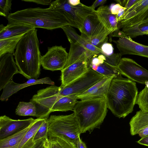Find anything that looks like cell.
<instances>
[{"mask_svg": "<svg viewBox=\"0 0 148 148\" xmlns=\"http://www.w3.org/2000/svg\"><path fill=\"white\" fill-rule=\"evenodd\" d=\"M32 118L14 120L5 115L0 117V140L17 133L29 126L34 121Z\"/></svg>", "mask_w": 148, "mask_h": 148, "instance_id": "cell-11", "label": "cell"}, {"mask_svg": "<svg viewBox=\"0 0 148 148\" xmlns=\"http://www.w3.org/2000/svg\"><path fill=\"white\" fill-rule=\"evenodd\" d=\"M126 10L125 8L122 9L118 14L116 15V20L118 23L123 19Z\"/></svg>", "mask_w": 148, "mask_h": 148, "instance_id": "cell-42", "label": "cell"}, {"mask_svg": "<svg viewBox=\"0 0 148 148\" xmlns=\"http://www.w3.org/2000/svg\"><path fill=\"white\" fill-rule=\"evenodd\" d=\"M138 134L141 138L147 136L148 135V126L140 131Z\"/></svg>", "mask_w": 148, "mask_h": 148, "instance_id": "cell-46", "label": "cell"}, {"mask_svg": "<svg viewBox=\"0 0 148 148\" xmlns=\"http://www.w3.org/2000/svg\"><path fill=\"white\" fill-rule=\"evenodd\" d=\"M110 34L112 37H118L119 38L127 36L122 31H121L119 28L111 33Z\"/></svg>", "mask_w": 148, "mask_h": 148, "instance_id": "cell-41", "label": "cell"}, {"mask_svg": "<svg viewBox=\"0 0 148 148\" xmlns=\"http://www.w3.org/2000/svg\"><path fill=\"white\" fill-rule=\"evenodd\" d=\"M34 29V27L25 24H8L6 26L1 24L0 40L26 33Z\"/></svg>", "mask_w": 148, "mask_h": 148, "instance_id": "cell-20", "label": "cell"}, {"mask_svg": "<svg viewBox=\"0 0 148 148\" xmlns=\"http://www.w3.org/2000/svg\"><path fill=\"white\" fill-rule=\"evenodd\" d=\"M110 34L109 31L105 29L96 36L89 42L95 47L101 49L103 44L106 42L108 41V35Z\"/></svg>", "mask_w": 148, "mask_h": 148, "instance_id": "cell-32", "label": "cell"}, {"mask_svg": "<svg viewBox=\"0 0 148 148\" xmlns=\"http://www.w3.org/2000/svg\"><path fill=\"white\" fill-rule=\"evenodd\" d=\"M49 138L45 137L36 142L33 148H48Z\"/></svg>", "mask_w": 148, "mask_h": 148, "instance_id": "cell-37", "label": "cell"}, {"mask_svg": "<svg viewBox=\"0 0 148 148\" xmlns=\"http://www.w3.org/2000/svg\"><path fill=\"white\" fill-rule=\"evenodd\" d=\"M9 24H25L36 28L51 30L69 23L59 10L50 8H29L10 13L6 18Z\"/></svg>", "mask_w": 148, "mask_h": 148, "instance_id": "cell-3", "label": "cell"}, {"mask_svg": "<svg viewBox=\"0 0 148 148\" xmlns=\"http://www.w3.org/2000/svg\"><path fill=\"white\" fill-rule=\"evenodd\" d=\"M148 7V0H139L125 12L121 21L129 20L138 15Z\"/></svg>", "mask_w": 148, "mask_h": 148, "instance_id": "cell-27", "label": "cell"}, {"mask_svg": "<svg viewBox=\"0 0 148 148\" xmlns=\"http://www.w3.org/2000/svg\"><path fill=\"white\" fill-rule=\"evenodd\" d=\"M49 8L60 10L69 23V25L80 29L86 18L95 10L91 6L81 3L75 6L71 5L68 0H56L52 1Z\"/></svg>", "mask_w": 148, "mask_h": 148, "instance_id": "cell-6", "label": "cell"}, {"mask_svg": "<svg viewBox=\"0 0 148 148\" xmlns=\"http://www.w3.org/2000/svg\"><path fill=\"white\" fill-rule=\"evenodd\" d=\"M137 142L140 145L148 147V135L144 137L141 138Z\"/></svg>", "mask_w": 148, "mask_h": 148, "instance_id": "cell-44", "label": "cell"}, {"mask_svg": "<svg viewBox=\"0 0 148 148\" xmlns=\"http://www.w3.org/2000/svg\"><path fill=\"white\" fill-rule=\"evenodd\" d=\"M96 55L78 42L70 43L68 59L64 68L79 60H85L88 62Z\"/></svg>", "mask_w": 148, "mask_h": 148, "instance_id": "cell-18", "label": "cell"}, {"mask_svg": "<svg viewBox=\"0 0 148 148\" xmlns=\"http://www.w3.org/2000/svg\"><path fill=\"white\" fill-rule=\"evenodd\" d=\"M136 104L142 111L148 113V88H145L138 94Z\"/></svg>", "mask_w": 148, "mask_h": 148, "instance_id": "cell-31", "label": "cell"}, {"mask_svg": "<svg viewBox=\"0 0 148 148\" xmlns=\"http://www.w3.org/2000/svg\"><path fill=\"white\" fill-rule=\"evenodd\" d=\"M48 120V137H60L76 145L81 133L73 113L67 115H51Z\"/></svg>", "mask_w": 148, "mask_h": 148, "instance_id": "cell-5", "label": "cell"}, {"mask_svg": "<svg viewBox=\"0 0 148 148\" xmlns=\"http://www.w3.org/2000/svg\"><path fill=\"white\" fill-rule=\"evenodd\" d=\"M105 97H96L78 101L73 110L81 133L90 134L100 128L108 112Z\"/></svg>", "mask_w": 148, "mask_h": 148, "instance_id": "cell-4", "label": "cell"}, {"mask_svg": "<svg viewBox=\"0 0 148 148\" xmlns=\"http://www.w3.org/2000/svg\"><path fill=\"white\" fill-rule=\"evenodd\" d=\"M105 29L95 11L86 18L82 27L79 30L81 32V36L89 42Z\"/></svg>", "mask_w": 148, "mask_h": 148, "instance_id": "cell-14", "label": "cell"}, {"mask_svg": "<svg viewBox=\"0 0 148 148\" xmlns=\"http://www.w3.org/2000/svg\"><path fill=\"white\" fill-rule=\"evenodd\" d=\"M106 60L104 61L109 64L117 67L121 59L122 55L120 53H113L110 56H104Z\"/></svg>", "mask_w": 148, "mask_h": 148, "instance_id": "cell-36", "label": "cell"}, {"mask_svg": "<svg viewBox=\"0 0 148 148\" xmlns=\"http://www.w3.org/2000/svg\"><path fill=\"white\" fill-rule=\"evenodd\" d=\"M48 119L44 118L42 123L36 133L34 138L35 143L42 138L48 137Z\"/></svg>", "mask_w": 148, "mask_h": 148, "instance_id": "cell-33", "label": "cell"}, {"mask_svg": "<svg viewBox=\"0 0 148 148\" xmlns=\"http://www.w3.org/2000/svg\"><path fill=\"white\" fill-rule=\"evenodd\" d=\"M44 119H35L21 141L18 148H33L35 144L34 141V135L42 124Z\"/></svg>", "mask_w": 148, "mask_h": 148, "instance_id": "cell-22", "label": "cell"}, {"mask_svg": "<svg viewBox=\"0 0 148 148\" xmlns=\"http://www.w3.org/2000/svg\"><path fill=\"white\" fill-rule=\"evenodd\" d=\"M60 87L51 85L38 90L30 101L34 102L37 109V118L48 119L55 102L62 96L59 93Z\"/></svg>", "mask_w": 148, "mask_h": 148, "instance_id": "cell-7", "label": "cell"}, {"mask_svg": "<svg viewBox=\"0 0 148 148\" xmlns=\"http://www.w3.org/2000/svg\"><path fill=\"white\" fill-rule=\"evenodd\" d=\"M78 99L77 96L76 95L62 96L55 102L51 110V112L73 110Z\"/></svg>", "mask_w": 148, "mask_h": 148, "instance_id": "cell-23", "label": "cell"}, {"mask_svg": "<svg viewBox=\"0 0 148 148\" xmlns=\"http://www.w3.org/2000/svg\"><path fill=\"white\" fill-rule=\"evenodd\" d=\"M139 0H127L125 8L127 10L137 3Z\"/></svg>", "mask_w": 148, "mask_h": 148, "instance_id": "cell-47", "label": "cell"}, {"mask_svg": "<svg viewBox=\"0 0 148 148\" xmlns=\"http://www.w3.org/2000/svg\"><path fill=\"white\" fill-rule=\"evenodd\" d=\"M148 21V16L143 21H142L141 23H143V22H145L146 21Z\"/></svg>", "mask_w": 148, "mask_h": 148, "instance_id": "cell-50", "label": "cell"}, {"mask_svg": "<svg viewBox=\"0 0 148 148\" xmlns=\"http://www.w3.org/2000/svg\"><path fill=\"white\" fill-rule=\"evenodd\" d=\"M127 0H116L115 1L120 4L122 7H124L126 4Z\"/></svg>", "mask_w": 148, "mask_h": 148, "instance_id": "cell-49", "label": "cell"}, {"mask_svg": "<svg viewBox=\"0 0 148 148\" xmlns=\"http://www.w3.org/2000/svg\"><path fill=\"white\" fill-rule=\"evenodd\" d=\"M122 31L127 36L131 38L146 35L148 32V21L140 23L132 27L123 28Z\"/></svg>", "mask_w": 148, "mask_h": 148, "instance_id": "cell-28", "label": "cell"}, {"mask_svg": "<svg viewBox=\"0 0 148 148\" xmlns=\"http://www.w3.org/2000/svg\"><path fill=\"white\" fill-rule=\"evenodd\" d=\"M138 95L135 82L121 75L114 77L105 97L107 108L116 116L124 118L133 112Z\"/></svg>", "mask_w": 148, "mask_h": 148, "instance_id": "cell-1", "label": "cell"}, {"mask_svg": "<svg viewBox=\"0 0 148 148\" xmlns=\"http://www.w3.org/2000/svg\"><path fill=\"white\" fill-rule=\"evenodd\" d=\"M106 0H96L94 2L91 7L92 8L95 10V8L100 5H102L105 3Z\"/></svg>", "mask_w": 148, "mask_h": 148, "instance_id": "cell-43", "label": "cell"}, {"mask_svg": "<svg viewBox=\"0 0 148 148\" xmlns=\"http://www.w3.org/2000/svg\"><path fill=\"white\" fill-rule=\"evenodd\" d=\"M129 124L131 134L134 136L138 134L140 131L148 126V113L141 110L136 112Z\"/></svg>", "mask_w": 148, "mask_h": 148, "instance_id": "cell-21", "label": "cell"}, {"mask_svg": "<svg viewBox=\"0 0 148 148\" xmlns=\"http://www.w3.org/2000/svg\"><path fill=\"white\" fill-rule=\"evenodd\" d=\"M117 68L121 75L133 81L145 84L148 82V70L132 59L121 58Z\"/></svg>", "mask_w": 148, "mask_h": 148, "instance_id": "cell-10", "label": "cell"}, {"mask_svg": "<svg viewBox=\"0 0 148 148\" xmlns=\"http://www.w3.org/2000/svg\"><path fill=\"white\" fill-rule=\"evenodd\" d=\"M39 84H47L54 85L55 83L49 77L37 79H29L25 83L21 84L16 83L12 79L3 89L0 100L1 101H7L11 96L20 90L29 86Z\"/></svg>", "mask_w": 148, "mask_h": 148, "instance_id": "cell-16", "label": "cell"}, {"mask_svg": "<svg viewBox=\"0 0 148 148\" xmlns=\"http://www.w3.org/2000/svg\"><path fill=\"white\" fill-rule=\"evenodd\" d=\"M124 8L119 3L112 4L111 5L110 9L112 14L116 15L118 14L121 9Z\"/></svg>", "mask_w": 148, "mask_h": 148, "instance_id": "cell-39", "label": "cell"}, {"mask_svg": "<svg viewBox=\"0 0 148 148\" xmlns=\"http://www.w3.org/2000/svg\"><path fill=\"white\" fill-rule=\"evenodd\" d=\"M76 146L77 148H87L85 143L81 139L80 136L79 137Z\"/></svg>", "mask_w": 148, "mask_h": 148, "instance_id": "cell-45", "label": "cell"}, {"mask_svg": "<svg viewBox=\"0 0 148 148\" xmlns=\"http://www.w3.org/2000/svg\"><path fill=\"white\" fill-rule=\"evenodd\" d=\"M112 41L116 44L122 56L135 55L148 58V46L137 43L129 36L119 38L118 40Z\"/></svg>", "mask_w": 148, "mask_h": 148, "instance_id": "cell-13", "label": "cell"}, {"mask_svg": "<svg viewBox=\"0 0 148 148\" xmlns=\"http://www.w3.org/2000/svg\"><path fill=\"white\" fill-rule=\"evenodd\" d=\"M11 0H0V15L6 18L9 15L11 10Z\"/></svg>", "mask_w": 148, "mask_h": 148, "instance_id": "cell-34", "label": "cell"}, {"mask_svg": "<svg viewBox=\"0 0 148 148\" xmlns=\"http://www.w3.org/2000/svg\"><path fill=\"white\" fill-rule=\"evenodd\" d=\"M115 76H103V78L82 94L77 96L78 99L105 97L107 93L110 82Z\"/></svg>", "mask_w": 148, "mask_h": 148, "instance_id": "cell-17", "label": "cell"}, {"mask_svg": "<svg viewBox=\"0 0 148 148\" xmlns=\"http://www.w3.org/2000/svg\"><path fill=\"white\" fill-rule=\"evenodd\" d=\"M68 55L66 48L62 46L48 47L46 53L41 56L40 64L45 70L61 71L65 67Z\"/></svg>", "mask_w": 148, "mask_h": 148, "instance_id": "cell-9", "label": "cell"}, {"mask_svg": "<svg viewBox=\"0 0 148 148\" xmlns=\"http://www.w3.org/2000/svg\"><path fill=\"white\" fill-rule=\"evenodd\" d=\"M13 56L7 53L0 56V90L12 79L14 74L20 73Z\"/></svg>", "mask_w": 148, "mask_h": 148, "instance_id": "cell-12", "label": "cell"}, {"mask_svg": "<svg viewBox=\"0 0 148 148\" xmlns=\"http://www.w3.org/2000/svg\"><path fill=\"white\" fill-rule=\"evenodd\" d=\"M87 61L79 60L61 71L60 86H66L87 71L88 68Z\"/></svg>", "mask_w": 148, "mask_h": 148, "instance_id": "cell-15", "label": "cell"}, {"mask_svg": "<svg viewBox=\"0 0 148 148\" xmlns=\"http://www.w3.org/2000/svg\"><path fill=\"white\" fill-rule=\"evenodd\" d=\"M69 3L71 5L75 6L81 3L79 0H68Z\"/></svg>", "mask_w": 148, "mask_h": 148, "instance_id": "cell-48", "label": "cell"}, {"mask_svg": "<svg viewBox=\"0 0 148 148\" xmlns=\"http://www.w3.org/2000/svg\"><path fill=\"white\" fill-rule=\"evenodd\" d=\"M24 1L29 2H33L44 5H50L52 1L51 0H22Z\"/></svg>", "mask_w": 148, "mask_h": 148, "instance_id": "cell-40", "label": "cell"}, {"mask_svg": "<svg viewBox=\"0 0 148 148\" xmlns=\"http://www.w3.org/2000/svg\"><path fill=\"white\" fill-rule=\"evenodd\" d=\"M16 115L22 116H33L37 117V109L35 103L29 102H20L15 110Z\"/></svg>", "mask_w": 148, "mask_h": 148, "instance_id": "cell-26", "label": "cell"}, {"mask_svg": "<svg viewBox=\"0 0 148 148\" xmlns=\"http://www.w3.org/2000/svg\"><path fill=\"white\" fill-rule=\"evenodd\" d=\"M49 138L48 148H77L73 143L57 136Z\"/></svg>", "mask_w": 148, "mask_h": 148, "instance_id": "cell-29", "label": "cell"}, {"mask_svg": "<svg viewBox=\"0 0 148 148\" xmlns=\"http://www.w3.org/2000/svg\"><path fill=\"white\" fill-rule=\"evenodd\" d=\"M13 55L20 73L28 79H37L40 74L41 56L36 29L25 34Z\"/></svg>", "mask_w": 148, "mask_h": 148, "instance_id": "cell-2", "label": "cell"}, {"mask_svg": "<svg viewBox=\"0 0 148 148\" xmlns=\"http://www.w3.org/2000/svg\"><path fill=\"white\" fill-rule=\"evenodd\" d=\"M103 76L89 67L84 73L68 85L60 87L59 94L62 96L79 95L101 80Z\"/></svg>", "mask_w": 148, "mask_h": 148, "instance_id": "cell-8", "label": "cell"}, {"mask_svg": "<svg viewBox=\"0 0 148 148\" xmlns=\"http://www.w3.org/2000/svg\"><path fill=\"white\" fill-rule=\"evenodd\" d=\"M32 123L20 132L6 138L0 139V148H18L21 141Z\"/></svg>", "mask_w": 148, "mask_h": 148, "instance_id": "cell-25", "label": "cell"}, {"mask_svg": "<svg viewBox=\"0 0 148 148\" xmlns=\"http://www.w3.org/2000/svg\"><path fill=\"white\" fill-rule=\"evenodd\" d=\"M95 11L105 29L110 34L118 29L116 15L111 13L108 6H100Z\"/></svg>", "mask_w": 148, "mask_h": 148, "instance_id": "cell-19", "label": "cell"}, {"mask_svg": "<svg viewBox=\"0 0 148 148\" xmlns=\"http://www.w3.org/2000/svg\"><path fill=\"white\" fill-rule=\"evenodd\" d=\"M101 49L104 54V56H110L113 53L114 48L111 43L108 42L104 43Z\"/></svg>", "mask_w": 148, "mask_h": 148, "instance_id": "cell-38", "label": "cell"}, {"mask_svg": "<svg viewBox=\"0 0 148 148\" xmlns=\"http://www.w3.org/2000/svg\"><path fill=\"white\" fill-rule=\"evenodd\" d=\"M26 33L0 40V56L7 53L13 54L18 42Z\"/></svg>", "mask_w": 148, "mask_h": 148, "instance_id": "cell-24", "label": "cell"}, {"mask_svg": "<svg viewBox=\"0 0 148 148\" xmlns=\"http://www.w3.org/2000/svg\"><path fill=\"white\" fill-rule=\"evenodd\" d=\"M95 55L92 57L88 62V67L92 68L95 70L100 64L103 63L106 60L105 56L102 54Z\"/></svg>", "mask_w": 148, "mask_h": 148, "instance_id": "cell-35", "label": "cell"}, {"mask_svg": "<svg viewBox=\"0 0 148 148\" xmlns=\"http://www.w3.org/2000/svg\"><path fill=\"white\" fill-rule=\"evenodd\" d=\"M146 35H148V32H147L146 33Z\"/></svg>", "mask_w": 148, "mask_h": 148, "instance_id": "cell-51", "label": "cell"}, {"mask_svg": "<svg viewBox=\"0 0 148 148\" xmlns=\"http://www.w3.org/2000/svg\"><path fill=\"white\" fill-rule=\"evenodd\" d=\"M95 71L103 76L117 77L121 75L117 67L112 66L105 61L98 65Z\"/></svg>", "mask_w": 148, "mask_h": 148, "instance_id": "cell-30", "label": "cell"}]
</instances>
